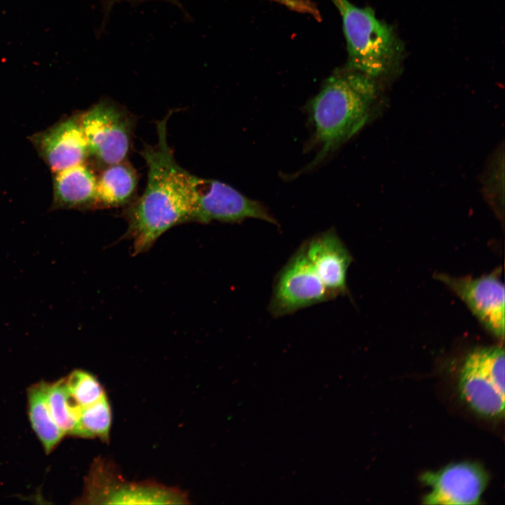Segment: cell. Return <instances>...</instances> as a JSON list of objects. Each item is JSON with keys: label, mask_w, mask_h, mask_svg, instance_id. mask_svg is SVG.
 I'll use <instances>...</instances> for the list:
<instances>
[{"label": "cell", "mask_w": 505, "mask_h": 505, "mask_svg": "<svg viewBox=\"0 0 505 505\" xmlns=\"http://www.w3.org/2000/svg\"><path fill=\"white\" fill-rule=\"evenodd\" d=\"M170 114L157 122L158 141L145 144L140 154L147 166V182L128 210V232L134 252H144L173 227L192 221L196 194L194 175L176 161L167 142Z\"/></svg>", "instance_id": "obj_1"}, {"label": "cell", "mask_w": 505, "mask_h": 505, "mask_svg": "<svg viewBox=\"0 0 505 505\" xmlns=\"http://www.w3.org/2000/svg\"><path fill=\"white\" fill-rule=\"evenodd\" d=\"M386 108L379 82L358 71L344 68L328 77L308 105L318 148L311 168L354 137Z\"/></svg>", "instance_id": "obj_2"}, {"label": "cell", "mask_w": 505, "mask_h": 505, "mask_svg": "<svg viewBox=\"0 0 505 505\" xmlns=\"http://www.w3.org/2000/svg\"><path fill=\"white\" fill-rule=\"evenodd\" d=\"M342 18L346 41V68L379 81L392 70L400 53L393 29L377 18L370 8H358L349 0H331Z\"/></svg>", "instance_id": "obj_3"}, {"label": "cell", "mask_w": 505, "mask_h": 505, "mask_svg": "<svg viewBox=\"0 0 505 505\" xmlns=\"http://www.w3.org/2000/svg\"><path fill=\"white\" fill-rule=\"evenodd\" d=\"M504 349L478 347L470 352L461 369V397L476 412L487 417L504 414Z\"/></svg>", "instance_id": "obj_4"}, {"label": "cell", "mask_w": 505, "mask_h": 505, "mask_svg": "<svg viewBox=\"0 0 505 505\" xmlns=\"http://www.w3.org/2000/svg\"><path fill=\"white\" fill-rule=\"evenodd\" d=\"M335 299L315 271L304 242L276 274L268 310L274 318Z\"/></svg>", "instance_id": "obj_5"}, {"label": "cell", "mask_w": 505, "mask_h": 505, "mask_svg": "<svg viewBox=\"0 0 505 505\" xmlns=\"http://www.w3.org/2000/svg\"><path fill=\"white\" fill-rule=\"evenodd\" d=\"M96 504H187L184 493L177 489L153 483H130L123 479L112 465L97 460L86 479L81 499Z\"/></svg>", "instance_id": "obj_6"}, {"label": "cell", "mask_w": 505, "mask_h": 505, "mask_svg": "<svg viewBox=\"0 0 505 505\" xmlns=\"http://www.w3.org/2000/svg\"><path fill=\"white\" fill-rule=\"evenodd\" d=\"M89 153L102 166L125 161L130 149L134 119L123 107L102 100L80 118Z\"/></svg>", "instance_id": "obj_7"}, {"label": "cell", "mask_w": 505, "mask_h": 505, "mask_svg": "<svg viewBox=\"0 0 505 505\" xmlns=\"http://www.w3.org/2000/svg\"><path fill=\"white\" fill-rule=\"evenodd\" d=\"M193 184L196 203L192 221L241 223L255 218L278 225L262 203L246 197L229 184L196 175L193 176Z\"/></svg>", "instance_id": "obj_8"}, {"label": "cell", "mask_w": 505, "mask_h": 505, "mask_svg": "<svg viewBox=\"0 0 505 505\" xmlns=\"http://www.w3.org/2000/svg\"><path fill=\"white\" fill-rule=\"evenodd\" d=\"M499 270L478 278L435 276L450 288L468 307L483 326L494 337L504 339L505 290Z\"/></svg>", "instance_id": "obj_9"}, {"label": "cell", "mask_w": 505, "mask_h": 505, "mask_svg": "<svg viewBox=\"0 0 505 505\" xmlns=\"http://www.w3.org/2000/svg\"><path fill=\"white\" fill-rule=\"evenodd\" d=\"M421 480L431 488L424 497L423 504L471 505L480 503L487 476L479 466L462 462L436 472H426Z\"/></svg>", "instance_id": "obj_10"}, {"label": "cell", "mask_w": 505, "mask_h": 505, "mask_svg": "<svg viewBox=\"0 0 505 505\" xmlns=\"http://www.w3.org/2000/svg\"><path fill=\"white\" fill-rule=\"evenodd\" d=\"M303 242L315 271L334 298L346 295L347 272L353 257L336 230L330 228Z\"/></svg>", "instance_id": "obj_11"}, {"label": "cell", "mask_w": 505, "mask_h": 505, "mask_svg": "<svg viewBox=\"0 0 505 505\" xmlns=\"http://www.w3.org/2000/svg\"><path fill=\"white\" fill-rule=\"evenodd\" d=\"M41 149L50 168L60 172L83 163L90 154L80 119H70L46 132Z\"/></svg>", "instance_id": "obj_12"}, {"label": "cell", "mask_w": 505, "mask_h": 505, "mask_svg": "<svg viewBox=\"0 0 505 505\" xmlns=\"http://www.w3.org/2000/svg\"><path fill=\"white\" fill-rule=\"evenodd\" d=\"M137 175L126 160L105 166L97 177L94 204L112 208L128 203L137 187Z\"/></svg>", "instance_id": "obj_13"}, {"label": "cell", "mask_w": 505, "mask_h": 505, "mask_svg": "<svg viewBox=\"0 0 505 505\" xmlns=\"http://www.w3.org/2000/svg\"><path fill=\"white\" fill-rule=\"evenodd\" d=\"M97 177L84 163L58 172L55 187L62 203L72 206L94 204Z\"/></svg>", "instance_id": "obj_14"}, {"label": "cell", "mask_w": 505, "mask_h": 505, "mask_svg": "<svg viewBox=\"0 0 505 505\" xmlns=\"http://www.w3.org/2000/svg\"><path fill=\"white\" fill-rule=\"evenodd\" d=\"M46 382H38L28 389V413L32 426L46 453L60 442L65 433L53 420L46 403Z\"/></svg>", "instance_id": "obj_15"}, {"label": "cell", "mask_w": 505, "mask_h": 505, "mask_svg": "<svg viewBox=\"0 0 505 505\" xmlns=\"http://www.w3.org/2000/svg\"><path fill=\"white\" fill-rule=\"evenodd\" d=\"M46 403L50 415L65 434L72 435L82 408L71 398L66 387L65 378L46 386Z\"/></svg>", "instance_id": "obj_16"}, {"label": "cell", "mask_w": 505, "mask_h": 505, "mask_svg": "<svg viewBox=\"0 0 505 505\" xmlns=\"http://www.w3.org/2000/svg\"><path fill=\"white\" fill-rule=\"evenodd\" d=\"M112 410L106 395L94 403L82 408L72 435L81 438H100L108 440Z\"/></svg>", "instance_id": "obj_17"}, {"label": "cell", "mask_w": 505, "mask_h": 505, "mask_svg": "<svg viewBox=\"0 0 505 505\" xmlns=\"http://www.w3.org/2000/svg\"><path fill=\"white\" fill-rule=\"evenodd\" d=\"M65 380L71 398L81 408L94 403L106 395L99 381L86 371L74 370Z\"/></svg>", "instance_id": "obj_18"}, {"label": "cell", "mask_w": 505, "mask_h": 505, "mask_svg": "<svg viewBox=\"0 0 505 505\" xmlns=\"http://www.w3.org/2000/svg\"><path fill=\"white\" fill-rule=\"evenodd\" d=\"M484 196L498 206L504 200V151L497 150L487 165L483 177Z\"/></svg>", "instance_id": "obj_19"}]
</instances>
